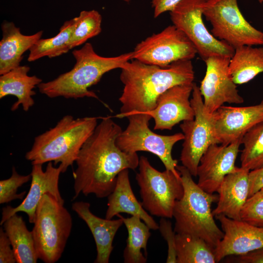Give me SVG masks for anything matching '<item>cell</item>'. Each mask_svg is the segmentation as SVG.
I'll use <instances>...</instances> for the list:
<instances>
[{
  "mask_svg": "<svg viewBox=\"0 0 263 263\" xmlns=\"http://www.w3.org/2000/svg\"><path fill=\"white\" fill-rule=\"evenodd\" d=\"M122 131L110 116L102 117L75 161L73 199L80 193L86 196L92 193L98 198L107 197L113 191L121 171L138 167L137 153L124 152L116 144Z\"/></svg>",
  "mask_w": 263,
  "mask_h": 263,
  "instance_id": "obj_1",
  "label": "cell"
},
{
  "mask_svg": "<svg viewBox=\"0 0 263 263\" xmlns=\"http://www.w3.org/2000/svg\"><path fill=\"white\" fill-rule=\"evenodd\" d=\"M121 70L120 79L124 87L119 98L121 107L116 115L118 118L153 110L158 98L166 91L176 85L193 83L194 79L191 60L160 67L133 59Z\"/></svg>",
  "mask_w": 263,
  "mask_h": 263,
  "instance_id": "obj_2",
  "label": "cell"
},
{
  "mask_svg": "<svg viewBox=\"0 0 263 263\" xmlns=\"http://www.w3.org/2000/svg\"><path fill=\"white\" fill-rule=\"evenodd\" d=\"M72 54L75 60L74 67L54 80L40 83L38 86L40 93L50 98L88 97L98 99L96 94L88 89L96 84L105 73L121 69L133 56L132 52L116 56H102L94 51L90 43L74 50Z\"/></svg>",
  "mask_w": 263,
  "mask_h": 263,
  "instance_id": "obj_3",
  "label": "cell"
},
{
  "mask_svg": "<svg viewBox=\"0 0 263 263\" xmlns=\"http://www.w3.org/2000/svg\"><path fill=\"white\" fill-rule=\"evenodd\" d=\"M97 117L64 116L52 128L36 136L25 157L32 165L54 162L62 173L75 162L79 152L97 125Z\"/></svg>",
  "mask_w": 263,
  "mask_h": 263,
  "instance_id": "obj_4",
  "label": "cell"
},
{
  "mask_svg": "<svg viewBox=\"0 0 263 263\" xmlns=\"http://www.w3.org/2000/svg\"><path fill=\"white\" fill-rule=\"evenodd\" d=\"M176 169L180 172L184 192L173 208L174 230L176 234L200 238L215 249L224 235L216 225L211 210V205L217 202L218 195L202 189L184 166L177 165Z\"/></svg>",
  "mask_w": 263,
  "mask_h": 263,
  "instance_id": "obj_5",
  "label": "cell"
},
{
  "mask_svg": "<svg viewBox=\"0 0 263 263\" xmlns=\"http://www.w3.org/2000/svg\"><path fill=\"white\" fill-rule=\"evenodd\" d=\"M73 225L71 214L50 193H46L36 211L32 230L37 256L45 263L61 258Z\"/></svg>",
  "mask_w": 263,
  "mask_h": 263,
  "instance_id": "obj_6",
  "label": "cell"
},
{
  "mask_svg": "<svg viewBox=\"0 0 263 263\" xmlns=\"http://www.w3.org/2000/svg\"><path fill=\"white\" fill-rule=\"evenodd\" d=\"M138 167L135 179L140 188L143 207L151 215L172 218L175 203L184 192L181 177L166 169L158 170L144 156L139 158Z\"/></svg>",
  "mask_w": 263,
  "mask_h": 263,
  "instance_id": "obj_7",
  "label": "cell"
},
{
  "mask_svg": "<svg viewBox=\"0 0 263 263\" xmlns=\"http://www.w3.org/2000/svg\"><path fill=\"white\" fill-rule=\"evenodd\" d=\"M126 117L129 124L116 140L117 147L128 153L151 152L159 157L166 169L181 177L176 169L178 161L172 158L171 153L174 145L184 140V134L178 132L165 135L154 132L149 128V121L152 118L146 113H133Z\"/></svg>",
  "mask_w": 263,
  "mask_h": 263,
  "instance_id": "obj_8",
  "label": "cell"
},
{
  "mask_svg": "<svg viewBox=\"0 0 263 263\" xmlns=\"http://www.w3.org/2000/svg\"><path fill=\"white\" fill-rule=\"evenodd\" d=\"M203 14L211 25L212 35L234 49L243 45H263V31L246 20L237 0H207Z\"/></svg>",
  "mask_w": 263,
  "mask_h": 263,
  "instance_id": "obj_9",
  "label": "cell"
},
{
  "mask_svg": "<svg viewBox=\"0 0 263 263\" xmlns=\"http://www.w3.org/2000/svg\"><path fill=\"white\" fill-rule=\"evenodd\" d=\"M191 95L194 117L180 125L184 135L180 161L192 176L196 177L201 157L210 146L219 142L214 133L213 115L206 109L199 87L195 83Z\"/></svg>",
  "mask_w": 263,
  "mask_h": 263,
  "instance_id": "obj_10",
  "label": "cell"
},
{
  "mask_svg": "<svg viewBox=\"0 0 263 263\" xmlns=\"http://www.w3.org/2000/svg\"><path fill=\"white\" fill-rule=\"evenodd\" d=\"M206 0H182L169 12L170 19L192 42L204 61L216 55L231 58L234 49L215 38L204 24L203 11Z\"/></svg>",
  "mask_w": 263,
  "mask_h": 263,
  "instance_id": "obj_11",
  "label": "cell"
},
{
  "mask_svg": "<svg viewBox=\"0 0 263 263\" xmlns=\"http://www.w3.org/2000/svg\"><path fill=\"white\" fill-rule=\"evenodd\" d=\"M132 52V59L160 67L181 60H192L197 54L192 42L173 24L141 41Z\"/></svg>",
  "mask_w": 263,
  "mask_h": 263,
  "instance_id": "obj_12",
  "label": "cell"
},
{
  "mask_svg": "<svg viewBox=\"0 0 263 263\" xmlns=\"http://www.w3.org/2000/svg\"><path fill=\"white\" fill-rule=\"evenodd\" d=\"M230 58L216 55L204 61L206 71L199 89L205 108L211 114L225 103L238 104L244 101L229 71Z\"/></svg>",
  "mask_w": 263,
  "mask_h": 263,
  "instance_id": "obj_13",
  "label": "cell"
},
{
  "mask_svg": "<svg viewBox=\"0 0 263 263\" xmlns=\"http://www.w3.org/2000/svg\"><path fill=\"white\" fill-rule=\"evenodd\" d=\"M30 188L25 198L19 206L13 207L8 206L2 208V216L0 223H3L10 216L19 212L25 213L28 217L29 222L34 224L36 211L38 205L42 197L47 193L53 196L60 203L64 205L58 188V181L62 168L54 166L52 162L48 163L45 170H43L42 164L32 165Z\"/></svg>",
  "mask_w": 263,
  "mask_h": 263,
  "instance_id": "obj_14",
  "label": "cell"
},
{
  "mask_svg": "<svg viewBox=\"0 0 263 263\" xmlns=\"http://www.w3.org/2000/svg\"><path fill=\"white\" fill-rule=\"evenodd\" d=\"M212 115L215 138L219 144L227 145L242 139L249 130L263 122V98L249 106L223 105Z\"/></svg>",
  "mask_w": 263,
  "mask_h": 263,
  "instance_id": "obj_15",
  "label": "cell"
},
{
  "mask_svg": "<svg viewBox=\"0 0 263 263\" xmlns=\"http://www.w3.org/2000/svg\"><path fill=\"white\" fill-rule=\"evenodd\" d=\"M242 140L229 145L214 144L201 157L197 168L198 185L204 191L217 192L225 177L236 170L235 165Z\"/></svg>",
  "mask_w": 263,
  "mask_h": 263,
  "instance_id": "obj_16",
  "label": "cell"
},
{
  "mask_svg": "<svg viewBox=\"0 0 263 263\" xmlns=\"http://www.w3.org/2000/svg\"><path fill=\"white\" fill-rule=\"evenodd\" d=\"M215 217L221 224L224 233L214 249L216 263L227 256L246 254L263 247V227L224 215Z\"/></svg>",
  "mask_w": 263,
  "mask_h": 263,
  "instance_id": "obj_17",
  "label": "cell"
},
{
  "mask_svg": "<svg viewBox=\"0 0 263 263\" xmlns=\"http://www.w3.org/2000/svg\"><path fill=\"white\" fill-rule=\"evenodd\" d=\"M193 84L194 82L171 87L159 96L153 110L146 112L154 119V130H170L180 122L194 118L189 99Z\"/></svg>",
  "mask_w": 263,
  "mask_h": 263,
  "instance_id": "obj_18",
  "label": "cell"
},
{
  "mask_svg": "<svg viewBox=\"0 0 263 263\" xmlns=\"http://www.w3.org/2000/svg\"><path fill=\"white\" fill-rule=\"evenodd\" d=\"M249 171L238 167L225 177L217 191L218 199L216 207L212 210L214 216L222 215L241 220V211L249 197Z\"/></svg>",
  "mask_w": 263,
  "mask_h": 263,
  "instance_id": "obj_19",
  "label": "cell"
},
{
  "mask_svg": "<svg viewBox=\"0 0 263 263\" xmlns=\"http://www.w3.org/2000/svg\"><path fill=\"white\" fill-rule=\"evenodd\" d=\"M88 202L77 201L72 204V209L87 224L94 237L97 251L94 263H108L113 250L114 236L123 224L122 219H103L94 214Z\"/></svg>",
  "mask_w": 263,
  "mask_h": 263,
  "instance_id": "obj_20",
  "label": "cell"
},
{
  "mask_svg": "<svg viewBox=\"0 0 263 263\" xmlns=\"http://www.w3.org/2000/svg\"><path fill=\"white\" fill-rule=\"evenodd\" d=\"M107 197L105 218L112 219L120 213H126L139 216L150 229H159V225L135 197L131 186L128 169L123 170L118 174L115 188Z\"/></svg>",
  "mask_w": 263,
  "mask_h": 263,
  "instance_id": "obj_21",
  "label": "cell"
},
{
  "mask_svg": "<svg viewBox=\"0 0 263 263\" xmlns=\"http://www.w3.org/2000/svg\"><path fill=\"white\" fill-rule=\"evenodd\" d=\"M0 41V75L20 65L23 54L29 50L42 35V31L33 35H23L13 22L4 21L1 24Z\"/></svg>",
  "mask_w": 263,
  "mask_h": 263,
  "instance_id": "obj_22",
  "label": "cell"
},
{
  "mask_svg": "<svg viewBox=\"0 0 263 263\" xmlns=\"http://www.w3.org/2000/svg\"><path fill=\"white\" fill-rule=\"evenodd\" d=\"M30 69L27 66L19 65L0 75V98L9 95L17 98L11 107L12 111L21 105L23 110L27 112L35 103L32 96L36 92L33 90L42 81L36 75H28Z\"/></svg>",
  "mask_w": 263,
  "mask_h": 263,
  "instance_id": "obj_23",
  "label": "cell"
},
{
  "mask_svg": "<svg viewBox=\"0 0 263 263\" xmlns=\"http://www.w3.org/2000/svg\"><path fill=\"white\" fill-rule=\"evenodd\" d=\"M229 71L237 85L246 83L263 73V47L243 45L235 48Z\"/></svg>",
  "mask_w": 263,
  "mask_h": 263,
  "instance_id": "obj_24",
  "label": "cell"
},
{
  "mask_svg": "<svg viewBox=\"0 0 263 263\" xmlns=\"http://www.w3.org/2000/svg\"><path fill=\"white\" fill-rule=\"evenodd\" d=\"M18 263H36L37 256L32 231H30L22 217L15 213L2 224Z\"/></svg>",
  "mask_w": 263,
  "mask_h": 263,
  "instance_id": "obj_25",
  "label": "cell"
},
{
  "mask_svg": "<svg viewBox=\"0 0 263 263\" xmlns=\"http://www.w3.org/2000/svg\"><path fill=\"white\" fill-rule=\"evenodd\" d=\"M117 216L122 219L128 233L123 251L124 262L146 263L147 243L150 236V228L137 215L125 218L119 214Z\"/></svg>",
  "mask_w": 263,
  "mask_h": 263,
  "instance_id": "obj_26",
  "label": "cell"
},
{
  "mask_svg": "<svg viewBox=\"0 0 263 263\" xmlns=\"http://www.w3.org/2000/svg\"><path fill=\"white\" fill-rule=\"evenodd\" d=\"M76 23L75 17L64 22L56 36L40 38L29 50L28 61H34L44 56L56 57L69 52L71 50V38Z\"/></svg>",
  "mask_w": 263,
  "mask_h": 263,
  "instance_id": "obj_27",
  "label": "cell"
},
{
  "mask_svg": "<svg viewBox=\"0 0 263 263\" xmlns=\"http://www.w3.org/2000/svg\"><path fill=\"white\" fill-rule=\"evenodd\" d=\"M176 263H215L214 248L200 238L176 234Z\"/></svg>",
  "mask_w": 263,
  "mask_h": 263,
  "instance_id": "obj_28",
  "label": "cell"
},
{
  "mask_svg": "<svg viewBox=\"0 0 263 263\" xmlns=\"http://www.w3.org/2000/svg\"><path fill=\"white\" fill-rule=\"evenodd\" d=\"M240 156L241 167L252 170L263 168V122L254 126L243 136Z\"/></svg>",
  "mask_w": 263,
  "mask_h": 263,
  "instance_id": "obj_29",
  "label": "cell"
},
{
  "mask_svg": "<svg viewBox=\"0 0 263 263\" xmlns=\"http://www.w3.org/2000/svg\"><path fill=\"white\" fill-rule=\"evenodd\" d=\"M76 18V23L70 39L71 49L97 36L102 30V17L95 10L82 11Z\"/></svg>",
  "mask_w": 263,
  "mask_h": 263,
  "instance_id": "obj_30",
  "label": "cell"
},
{
  "mask_svg": "<svg viewBox=\"0 0 263 263\" xmlns=\"http://www.w3.org/2000/svg\"><path fill=\"white\" fill-rule=\"evenodd\" d=\"M31 178V173L26 175H20L13 167L11 177L0 181V204L8 203L16 199H23L26 191L18 194V188Z\"/></svg>",
  "mask_w": 263,
  "mask_h": 263,
  "instance_id": "obj_31",
  "label": "cell"
},
{
  "mask_svg": "<svg viewBox=\"0 0 263 263\" xmlns=\"http://www.w3.org/2000/svg\"><path fill=\"white\" fill-rule=\"evenodd\" d=\"M241 220L263 227V188L248 198L241 213Z\"/></svg>",
  "mask_w": 263,
  "mask_h": 263,
  "instance_id": "obj_32",
  "label": "cell"
},
{
  "mask_svg": "<svg viewBox=\"0 0 263 263\" xmlns=\"http://www.w3.org/2000/svg\"><path fill=\"white\" fill-rule=\"evenodd\" d=\"M158 229L167 241L168 245L166 262L176 263V234L174 230H172L171 223L165 218H162L160 221Z\"/></svg>",
  "mask_w": 263,
  "mask_h": 263,
  "instance_id": "obj_33",
  "label": "cell"
},
{
  "mask_svg": "<svg viewBox=\"0 0 263 263\" xmlns=\"http://www.w3.org/2000/svg\"><path fill=\"white\" fill-rule=\"evenodd\" d=\"M0 263H17L10 242L3 228H0Z\"/></svg>",
  "mask_w": 263,
  "mask_h": 263,
  "instance_id": "obj_34",
  "label": "cell"
},
{
  "mask_svg": "<svg viewBox=\"0 0 263 263\" xmlns=\"http://www.w3.org/2000/svg\"><path fill=\"white\" fill-rule=\"evenodd\" d=\"M228 261L238 263H263V247L246 254L235 255Z\"/></svg>",
  "mask_w": 263,
  "mask_h": 263,
  "instance_id": "obj_35",
  "label": "cell"
},
{
  "mask_svg": "<svg viewBox=\"0 0 263 263\" xmlns=\"http://www.w3.org/2000/svg\"><path fill=\"white\" fill-rule=\"evenodd\" d=\"M249 197L263 188V168L250 170L249 172Z\"/></svg>",
  "mask_w": 263,
  "mask_h": 263,
  "instance_id": "obj_36",
  "label": "cell"
},
{
  "mask_svg": "<svg viewBox=\"0 0 263 263\" xmlns=\"http://www.w3.org/2000/svg\"><path fill=\"white\" fill-rule=\"evenodd\" d=\"M182 0H152L154 18H156L162 14L171 11Z\"/></svg>",
  "mask_w": 263,
  "mask_h": 263,
  "instance_id": "obj_37",
  "label": "cell"
},
{
  "mask_svg": "<svg viewBox=\"0 0 263 263\" xmlns=\"http://www.w3.org/2000/svg\"><path fill=\"white\" fill-rule=\"evenodd\" d=\"M125 2H129L131 0H123Z\"/></svg>",
  "mask_w": 263,
  "mask_h": 263,
  "instance_id": "obj_38",
  "label": "cell"
},
{
  "mask_svg": "<svg viewBox=\"0 0 263 263\" xmlns=\"http://www.w3.org/2000/svg\"><path fill=\"white\" fill-rule=\"evenodd\" d=\"M258 1H259V3H263V0H258Z\"/></svg>",
  "mask_w": 263,
  "mask_h": 263,
  "instance_id": "obj_39",
  "label": "cell"
}]
</instances>
